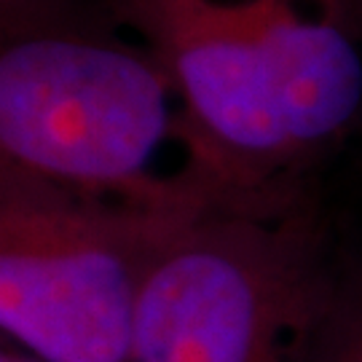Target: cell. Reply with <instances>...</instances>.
Masks as SVG:
<instances>
[{
	"label": "cell",
	"mask_w": 362,
	"mask_h": 362,
	"mask_svg": "<svg viewBox=\"0 0 362 362\" xmlns=\"http://www.w3.org/2000/svg\"><path fill=\"white\" fill-rule=\"evenodd\" d=\"M333 3L344 11L351 30L362 38V0H333Z\"/></svg>",
	"instance_id": "52a82bcc"
},
{
	"label": "cell",
	"mask_w": 362,
	"mask_h": 362,
	"mask_svg": "<svg viewBox=\"0 0 362 362\" xmlns=\"http://www.w3.org/2000/svg\"><path fill=\"white\" fill-rule=\"evenodd\" d=\"M344 269L311 182L209 199L156 247L127 362H287Z\"/></svg>",
	"instance_id": "3957f363"
},
{
	"label": "cell",
	"mask_w": 362,
	"mask_h": 362,
	"mask_svg": "<svg viewBox=\"0 0 362 362\" xmlns=\"http://www.w3.org/2000/svg\"><path fill=\"white\" fill-rule=\"evenodd\" d=\"M0 3H8V0H0Z\"/></svg>",
	"instance_id": "ba28073f"
},
{
	"label": "cell",
	"mask_w": 362,
	"mask_h": 362,
	"mask_svg": "<svg viewBox=\"0 0 362 362\" xmlns=\"http://www.w3.org/2000/svg\"><path fill=\"white\" fill-rule=\"evenodd\" d=\"M103 3L167 73L182 169L215 199L311 182L360 118V35L333 0Z\"/></svg>",
	"instance_id": "6da1fadb"
},
{
	"label": "cell",
	"mask_w": 362,
	"mask_h": 362,
	"mask_svg": "<svg viewBox=\"0 0 362 362\" xmlns=\"http://www.w3.org/2000/svg\"><path fill=\"white\" fill-rule=\"evenodd\" d=\"M0 362H46L35 357L33 351H27L25 346H19L16 341L0 333Z\"/></svg>",
	"instance_id": "8992f818"
},
{
	"label": "cell",
	"mask_w": 362,
	"mask_h": 362,
	"mask_svg": "<svg viewBox=\"0 0 362 362\" xmlns=\"http://www.w3.org/2000/svg\"><path fill=\"white\" fill-rule=\"evenodd\" d=\"M287 362H362V272L346 266L322 317Z\"/></svg>",
	"instance_id": "5b68a950"
},
{
	"label": "cell",
	"mask_w": 362,
	"mask_h": 362,
	"mask_svg": "<svg viewBox=\"0 0 362 362\" xmlns=\"http://www.w3.org/2000/svg\"><path fill=\"white\" fill-rule=\"evenodd\" d=\"M103 0L0 3V167L113 199H161L180 169L156 172L177 143L175 91Z\"/></svg>",
	"instance_id": "7a4b0ae2"
},
{
	"label": "cell",
	"mask_w": 362,
	"mask_h": 362,
	"mask_svg": "<svg viewBox=\"0 0 362 362\" xmlns=\"http://www.w3.org/2000/svg\"><path fill=\"white\" fill-rule=\"evenodd\" d=\"M180 175L161 199H113L0 167V333L46 362H127L156 247L212 199Z\"/></svg>",
	"instance_id": "277c9868"
}]
</instances>
